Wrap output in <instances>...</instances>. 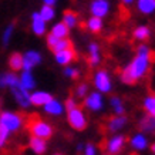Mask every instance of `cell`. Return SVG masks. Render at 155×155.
Here are the masks:
<instances>
[{"label": "cell", "instance_id": "obj_1", "mask_svg": "<svg viewBox=\"0 0 155 155\" xmlns=\"http://www.w3.org/2000/svg\"><path fill=\"white\" fill-rule=\"evenodd\" d=\"M155 61V54L147 46H140L135 58L122 70L120 78L125 84H135L138 80L145 77L150 71L151 64Z\"/></svg>", "mask_w": 155, "mask_h": 155}, {"label": "cell", "instance_id": "obj_2", "mask_svg": "<svg viewBox=\"0 0 155 155\" xmlns=\"http://www.w3.org/2000/svg\"><path fill=\"white\" fill-rule=\"evenodd\" d=\"M27 130L33 137H40L44 140H48L53 135V128L48 122L43 121L41 118H38L36 114L30 115L27 118Z\"/></svg>", "mask_w": 155, "mask_h": 155}, {"label": "cell", "instance_id": "obj_3", "mask_svg": "<svg viewBox=\"0 0 155 155\" xmlns=\"http://www.w3.org/2000/svg\"><path fill=\"white\" fill-rule=\"evenodd\" d=\"M0 125L7 128L10 132H16L19 131L20 127L23 125V118L16 113L5 111V113L0 114Z\"/></svg>", "mask_w": 155, "mask_h": 155}, {"label": "cell", "instance_id": "obj_4", "mask_svg": "<svg viewBox=\"0 0 155 155\" xmlns=\"http://www.w3.org/2000/svg\"><path fill=\"white\" fill-rule=\"evenodd\" d=\"M67 113H68L67 114V120H68V124L71 125V128H74L77 131L85 130V127H87V118L84 115V111L80 107L68 110Z\"/></svg>", "mask_w": 155, "mask_h": 155}, {"label": "cell", "instance_id": "obj_5", "mask_svg": "<svg viewBox=\"0 0 155 155\" xmlns=\"http://www.w3.org/2000/svg\"><path fill=\"white\" fill-rule=\"evenodd\" d=\"M10 88H12V93H13V95H14V98H16V101H17V104H19L21 108H27L28 105L31 104L28 90L24 88L23 85L20 84V81L17 83V84H14L13 87H10Z\"/></svg>", "mask_w": 155, "mask_h": 155}, {"label": "cell", "instance_id": "obj_6", "mask_svg": "<svg viewBox=\"0 0 155 155\" xmlns=\"http://www.w3.org/2000/svg\"><path fill=\"white\" fill-rule=\"evenodd\" d=\"M94 85L101 93H110L111 91V78L105 70H98L94 74Z\"/></svg>", "mask_w": 155, "mask_h": 155}, {"label": "cell", "instance_id": "obj_7", "mask_svg": "<svg viewBox=\"0 0 155 155\" xmlns=\"http://www.w3.org/2000/svg\"><path fill=\"white\" fill-rule=\"evenodd\" d=\"M84 107L91 110V111H100L104 107L103 95L100 94V93H91L90 95H85Z\"/></svg>", "mask_w": 155, "mask_h": 155}, {"label": "cell", "instance_id": "obj_8", "mask_svg": "<svg viewBox=\"0 0 155 155\" xmlns=\"http://www.w3.org/2000/svg\"><path fill=\"white\" fill-rule=\"evenodd\" d=\"M54 56H56V61L61 66H68L70 63L75 60V57H77V53L75 50L73 48V46L68 48H64V50H60V51L54 53Z\"/></svg>", "mask_w": 155, "mask_h": 155}, {"label": "cell", "instance_id": "obj_9", "mask_svg": "<svg viewBox=\"0 0 155 155\" xmlns=\"http://www.w3.org/2000/svg\"><path fill=\"white\" fill-rule=\"evenodd\" d=\"M124 144H125V137H124V135L111 137V138H110V140L107 141L105 150H107L108 154L115 155V154H118V152H121Z\"/></svg>", "mask_w": 155, "mask_h": 155}, {"label": "cell", "instance_id": "obj_10", "mask_svg": "<svg viewBox=\"0 0 155 155\" xmlns=\"http://www.w3.org/2000/svg\"><path fill=\"white\" fill-rule=\"evenodd\" d=\"M41 56L37 51H27L23 56V70H31L33 67L40 64Z\"/></svg>", "mask_w": 155, "mask_h": 155}, {"label": "cell", "instance_id": "obj_11", "mask_svg": "<svg viewBox=\"0 0 155 155\" xmlns=\"http://www.w3.org/2000/svg\"><path fill=\"white\" fill-rule=\"evenodd\" d=\"M108 9H110V5L107 0H94L91 3V13L97 17H104L108 13Z\"/></svg>", "mask_w": 155, "mask_h": 155}, {"label": "cell", "instance_id": "obj_12", "mask_svg": "<svg viewBox=\"0 0 155 155\" xmlns=\"http://www.w3.org/2000/svg\"><path fill=\"white\" fill-rule=\"evenodd\" d=\"M28 145L31 148L34 154L37 155H43L47 150V144H46V140L44 138H40V137H33L30 138V141H28Z\"/></svg>", "mask_w": 155, "mask_h": 155}, {"label": "cell", "instance_id": "obj_13", "mask_svg": "<svg viewBox=\"0 0 155 155\" xmlns=\"http://www.w3.org/2000/svg\"><path fill=\"white\" fill-rule=\"evenodd\" d=\"M51 100H53L51 94L47 93V91H36V93H33L30 95V101H31L33 105H41L43 107V105H46Z\"/></svg>", "mask_w": 155, "mask_h": 155}, {"label": "cell", "instance_id": "obj_14", "mask_svg": "<svg viewBox=\"0 0 155 155\" xmlns=\"http://www.w3.org/2000/svg\"><path fill=\"white\" fill-rule=\"evenodd\" d=\"M127 124V118L122 117V115H115V117L110 118L107 122V131L108 132H115L120 131L124 125Z\"/></svg>", "mask_w": 155, "mask_h": 155}, {"label": "cell", "instance_id": "obj_15", "mask_svg": "<svg viewBox=\"0 0 155 155\" xmlns=\"http://www.w3.org/2000/svg\"><path fill=\"white\" fill-rule=\"evenodd\" d=\"M31 28H33V31L37 34V36H41V34H44V31H46V21H44V19L40 16V13L33 14V17H31Z\"/></svg>", "mask_w": 155, "mask_h": 155}, {"label": "cell", "instance_id": "obj_16", "mask_svg": "<svg viewBox=\"0 0 155 155\" xmlns=\"http://www.w3.org/2000/svg\"><path fill=\"white\" fill-rule=\"evenodd\" d=\"M101 61V56H100V48L95 43H91L88 47V64L90 66H98Z\"/></svg>", "mask_w": 155, "mask_h": 155}, {"label": "cell", "instance_id": "obj_17", "mask_svg": "<svg viewBox=\"0 0 155 155\" xmlns=\"http://www.w3.org/2000/svg\"><path fill=\"white\" fill-rule=\"evenodd\" d=\"M131 148L134 151H142L145 150L147 145H148V140L144 134H135V135L131 138Z\"/></svg>", "mask_w": 155, "mask_h": 155}, {"label": "cell", "instance_id": "obj_18", "mask_svg": "<svg viewBox=\"0 0 155 155\" xmlns=\"http://www.w3.org/2000/svg\"><path fill=\"white\" fill-rule=\"evenodd\" d=\"M20 81V77L14 74V73H3L0 74V87H13L14 84H17Z\"/></svg>", "mask_w": 155, "mask_h": 155}, {"label": "cell", "instance_id": "obj_19", "mask_svg": "<svg viewBox=\"0 0 155 155\" xmlns=\"http://www.w3.org/2000/svg\"><path fill=\"white\" fill-rule=\"evenodd\" d=\"M44 107V111L47 114H50V115H60L61 113H63V105H61V103H58L57 100L53 98L51 101H48L46 105H43Z\"/></svg>", "mask_w": 155, "mask_h": 155}, {"label": "cell", "instance_id": "obj_20", "mask_svg": "<svg viewBox=\"0 0 155 155\" xmlns=\"http://www.w3.org/2000/svg\"><path fill=\"white\" fill-rule=\"evenodd\" d=\"M20 84L26 90H33L36 87V81H34V77L31 75L30 70H24V73L20 77Z\"/></svg>", "mask_w": 155, "mask_h": 155}, {"label": "cell", "instance_id": "obj_21", "mask_svg": "<svg viewBox=\"0 0 155 155\" xmlns=\"http://www.w3.org/2000/svg\"><path fill=\"white\" fill-rule=\"evenodd\" d=\"M9 66L13 71H19L23 68V56L20 53H13L9 58Z\"/></svg>", "mask_w": 155, "mask_h": 155}, {"label": "cell", "instance_id": "obj_22", "mask_svg": "<svg viewBox=\"0 0 155 155\" xmlns=\"http://www.w3.org/2000/svg\"><path fill=\"white\" fill-rule=\"evenodd\" d=\"M138 10L144 14H151L155 12V0H138Z\"/></svg>", "mask_w": 155, "mask_h": 155}, {"label": "cell", "instance_id": "obj_23", "mask_svg": "<svg viewBox=\"0 0 155 155\" xmlns=\"http://www.w3.org/2000/svg\"><path fill=\"white\" fill-rule=\"evenodd\" d=\"M140 128L142 131L147 132H154L155 131V117L152 115H148V117H144L140 122Z\"/></svg>", "mask_w": 155, "mask_h": 155}, {"label": "cell", "instance_id": "obj_24", "mask_svg": "<svg viewBox=\"0 0 155 155\" xmlns=\"http://www.w3.org/2000/svg\"><path fill=\"white\" fill-rule=\"evenodd\" d=\"M73 46V43L68 40L67 37L64 38H57V41L53 44L51 47H50V50H51L53 53H57V51H60V50H64V48H68Z\"/></svg>", "mask_w": 155, "mask_h": 155}, {"label": "cell", "instance_id": "obj_25", "mask_svg": "<svg viewBox=\"0 0 155 155\" xmlns=\"http://www.w3.org/2000/svg\"><path fill=\"white\" fill-rule=\"evenodd\" d=\"M51 34H54L58 38H64L68 36V27L64 23H57L54 27L51 28Z\"/></svg>", "mask_w": 155, "mask_h": 155}, {"label": "cell", "instance_id": "obj_26", "mask_svg": "<svg viewBox=\"0 0 155 155\" xmlns=\"http://www.w3.org/2000/svg\"><path fill=\"white\" fill-rule=\"evenodd\" d=\"M144 110L148 113V115L155 117V94L145 97V100H144Z\"/></svg>", "mask_w": 155, "mask_h": 155}, {"label": "cell", "instance_id": "obj_27", "mask_svg": "<svg viewBox=\"0 0 155 155\" xmlns=\"http://www.w3.org/2000/svg\"><path fill=\"white\" fill-rule=\"evenodd\" d=\"M87 27H88L90 31H93V33H98L100 30L103 28V21H101V17H91V19L87 21Z\"/></svg>", "mask_w": 155, "mask_h": 155}, {"label": "cell", "instance_id": "obj_28", "mask_svg": "<svg viewBox=\"0 0 155 155\" xmlns=\"http://www.w3.org/2000/svg\"><path fill=\"white\" fill-rule=\"evenodd\" d=\"M110 104H111L113 111L117 114V115H121V114H124V103H122V101L118 98V97H111V100H110Z\"/></svg>", "mask_w": 155, "mask_h": 155}, {"label": "cell", "instance_id": "obj_29", "mask_svg": "<svg viewBox=\"0 0 155 155\" xmlns=\"http://www.w3.org/2000/svg\"><path fill=\"white\" fill-rule=\"evenodd\" d=\"M63 23L67 24V27H74L75 24H77V14L74 12H71V10H67L66 13H64V17H63Z\"/></svg>", "mask_w": 155, "mask_h": 155}, {"label": "cell", "instance_id": "obj_30", "mask_svg": "<svg viewBox=\"0 0 155 155\" xmlns=\"http://www.w3.org/2000/svg\"><path fill=\"white\" fill-rule=\"evenodd\" d=\"M134 37L137 40H147V38L150 37V28L145 27V26H140V27H137L134 30Z\"/></svg>", "mask_w": 155, "mask_h": 155}, {"label": "cell", "instance_id": "obj_31", "mask_svg": "<svg viewBox=\"0 0 155 155\" xmlns=\"http://www.w3.org/2000/svg\"><path fill=\"white\" fill-rule=\"evenodd\" d=\"M40 16L44 19V21H50L54 17V10H53L51 6H48V5L43 6V9L40 10Z\"/></svg>", "mask_w": 155, "mask_h": 155}, {"label": "cell", "instance_id": "obj_32", "mask_svg": "<svg viewBox=\"0 0 155 155\" xmlns=\"http://www.w3.org/2000/svg\"><path fill=\"white\" fill-rule=\"evenodd\" d=\"M87 91H88V85L85 83H81V84H78L75 87V97L77 98H84L87 95Z\"/></svg>", "mask_w": 155, "mask_h": 155}, {"label": "cell", "instance_id": "obj_33", "mask_svg": "<svg viewBox=\"0 0 155 155\" xmlns=\"http://www.w3.org/2000/svg\"><path fill=\"white\" fill-rule=\"evenodd\" d=\"M10 134H12V132H10L7 128H5L3 125H0V148H3V147L6 145L7 138H9Z\"/></svg>", "mask_w": 155, "mask_h": 155}, {"label": "cell", "instance_id": "obj_34", "mask_svg": "<svg viewBox=\"0 0 155 155\" xmlns=\"http://www.w3.org/2000/svg\"><path fill=\"white\" fill-rule=\"evenodd\" d=\"M64 74H66L67 77L73 78V80H75V78L80 75V73H78V70H77V68H74V67H68V66H67V68L64 70Z\"/></svg>", "mask_w": 155, "mask_h": 155}, {"label": "cell", "instance_id": "obj_35", "mask_svg": "<svg viewBox=\"0 0 155 155\" xmlns=\"http://www.w3.org/2000/svg\"><path fill=\"white\" fill-rule=\"evenodd\" d=\"M12 33H13V26H9V27L5 30V34H3V44H7L12 37Z\"/></svg>", "mask_w": 155, "mask_h": 155}, {"label": "cell", "instance_id": "obj_36", "mask_svg": "<svg viewBox=\"0 0 155 155\" xmlns=\"http://www.w3.org/2000/svg\"><path fill=\"white\" fill-rule=\"evenodd\" d=\"M84 155H95V147L93 144H88L85 145L84 148Z\"/></svg>", "mask_w": 155, "mask_h": 155}, {"label": "cell", "instance_id": "obj_37", "mask_svg": "<svg viewBox=\"0 0 155 155\" xmlns=\"http://www.w3.org/2000/svg\"><path fill=\"white\" fill-rule=\"evenodd\" d=\"M75 107H78V105H77V103H75V100L73 98V97H71V98H68L66 101V108H67V111H68V110H73V108H75Z\"/></svg>", "mask_w": 155, "mask_h": 155}, {"label": "cell", "instance_id": "obj_38", "mask_svg": "<svg viewBox=\"0 0 155 155\" xmlns=\"http://www.w3.org/2000/svg\"><path fill=\"white\" fill-rule=\"evenodd\" d=\"M57 0H44V5H48V6H53L56 3Z\"/></svg>", "mask_w": 155, "mask_h": 155}, {"label": "cell", "instance_id": "obj_39", "mask_svg": "<svg viewBox=\"0 0 155 155\" xmlns=\"http://www.w3.org/2000/svg\"><path fill=\"white\" fill-rule=\"evenodd\" d=\"M121 2L124 3V5H130V3H132L134 0H121Z\"/></svg>", "mask_w": 155, "mask_h": 155}, {"label": "cell", "instance_id": "obj_40", "mask_svg": "<svg viewBox=\"0 0 155 155\" xmlns=\"http://www.w3.org/2000/svg\"><path fill=\"white\" fill-rule=\"evenodd\" d=\"M151 151H152V152H154V154H155V142H154V144H152V145H151Z\"/></svg>", "mask_w": 155, "mask_h": 155}, {"label": "cell", "instance_id": "obj_41", "mask_svg": "<svg viewBox=\"0 0 155 155\" xmlns=\"http://www.w3.org/2000/svg\"><path fill=\"white\" fill-rule=\"evenodd\" d=\"M56 155H63V154H56Z\"/></svg>", "mask_w": 155, "mask_h": 155}]
</instances>
